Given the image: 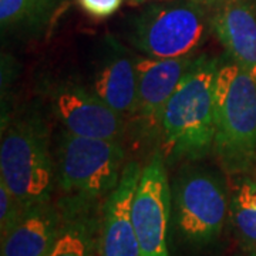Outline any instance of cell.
I'll return each mask as SVG.
<instances>
[{"label": "cell", "instance_id": "6da1fadb", "mask_svg": "<svg viewBox=\"0 0 256 256\" xmlns=\"http://www.w3.org/2000/svg\"><path fill=\"white\" fill-rule=\"evenodd\" d=\"M220 60L200 54L165 106L160 152L165 162L198 161L214 151L215 78Z\"/></svg>", "mask_w": 256, "mask_h": 256}, {"label": "cell", "instance_id": "7a4b0ae2", "mask_svg": "<svg viewBox=\"0 0 256 256\" xmlns=\"http://www.w3.org/2000/svg\"><path fill=\"white\" fill-rule=\"evenodd\" d=\"M214 154L229 175L256 161V82L238 64L220 60L215 78Z\"/></svg>", "mask_w": 256, "mask_h": 256}, {"label": "cell", "instance_id": "3957f363", "mask_svg": "<svg viewBox=\"0 0 256 256\" xmlns=\"http://www.w3.org/2000/svg\"><path fill=\"white\" fill-rule=\"evenodd\" d=\"M54 175L43 118L26 114L12 121L2 134L0 180L30 208L52 201Z\"/></svg>", "mask_w": 256, "mask_h": 256}, {"label": "cell", "instance_id": "277c9868", "mask_svg": "<svg viewBox=\"0 0 256 256\" xmlns=\"http://www.w3.org/2000/svg\"><path fill=\"white\" fill-rule=\"evenodd\" d=\"M208 0H176L152 4L132 20L130 43L151 58L196 54L210 28Z\"/></svg>", "mask_w": 256, "mask_h": 256}, {"label": "cell", "instance_id": "5b68a950", "mask_svg": "<svg viewBox=\"0 0 256 256\" xmlns=\"http://www.w3.org/2000/svg\"><path fill=\"white\" fill-rule=\"evenodd\" d=\"M122 141L74 136L68 131L57 146V185L63 196L104 201L126 168Z\"/></svg>", "mask_w": 256, "mask_h": 256}, {"label": "cell", "instance_id": "8992f818", "mask_svg": "<svg viewBox=\"0 0 256 256\" xmlns=\"http://www.w3.org/2000/svg\"><path fill=\"white\" fill-rule=\"evenodd\" d=\"M175 224L190 245L205 248L216 242L229 218L224 180L201 168L184 170L172 190Z\"/></svg>", "mask_w": 256, "mask_h": 256}, {"label": "cell", "instance_id": "52a82bcc", "mask_svg": "<svg viewBox=\"0 0 256 256\" xmlns=\"http://www.w3.org/2000/svg\"><path fill=\"white\" fill-rule=\"evenodd\" d=\"M165 160L160 150L148 160L138 181L131 218L138 242V256H171L168 228L172 208V190Z\"/></svg>", "mask_w": 256, "mask_h": 256}, {"label": "cell", "instance_id": "ba28073f", "mask_svg": "<svg viewBox=\"0 0 256 256\" xmlns=\"http://www.w3.org/2000/svg\"><path fill=\"white\" fill-rule=\"evenodd\" d=\"M198 56L180 58L137 57L138 92L134 118L142 136L158 140L165 106L190 73Z\"/></svg>", "mask_w": 256, "mask_h": 256}, {"label": "cell", "instance_id": "9c48e42d", "mask_svg": "<svg viewBox=\"0 0 256 256\" xmlns=\"http://www.w3.org/2000/svg\"><path fill=\"white\" fill-rule=\"evenodd\" d=\"M53 108L66 131L74 136L122 141L126 118L92 88L76 82L57 87L53 94Z\"/></svg>", "mask_w": 256, "mask_h": 256}, {"label": "cell", "instance_id": "30bf717a", "mask_svg": "<svg viewBox=\"0 0 256 256\" xmlns=\"http://www.w3.org/2000/svg\"><path fill=\"white\" fill-rule=\"evenodd\" d=\"M141 171L142 168L138 162H127L118 185L102 201L100 256H138L140 254L131 210Z\"/></svg>", "mask_w": 256, "mask_h": 256}, {"label": "cell", "instance_id": "8fae6325", "mask_svg": "<svg viewBox=\"0 0 256 256\" xmlns=\"http://www.w3.org/2000/svg\"><path fill=\"white\" fill-rule=\"evenodd\" d=\"M210 30L228 57L256 82V4L252 0H216Z\"/></svg>", "mask_w": 256, "mask_h": 256}, {"label": "cell", "instance_id": "7c38bea8", "mask_svg": "<svg viewBox=\"0 0 256 256\" xmlns=\"http://www.w3.org/2000/svg\"><path fill=\"white\" fill-rule=\"evenodd\" d=\"M108 50L92 78V92L124 118H134L137 108V57L108 38Z\"/></svg>", "mask_w": 256, "mask_h": 256}, {"label": "cell", "instance_id": "4fadbf2b", "mask_svg": "<svg viewBox=\"0 0 256 256\" xmlns=\"http://www.w3.org/2000/svg\"><path fill=\"white\" fill-rule=\"evenodd\" d=\"M62 229L48 256H100V225L102 201L62 196Z\"/></svg>", "mask_w": 256, "mask_h": 256}, {"label": "cell", "instance_id": "5bb4252c", "mask_svg": "<svg viewBox=\"0 0 256 256\" xmlns=\"http://www.w3.org/2000/svg\"><path fill=\"white\" fill-rule=\"evenodd\" d=\"M62 220V210L52 201L26 208L18 224L0 238L2 256H48Z\"/></svg>", "mask_w": 256, "mask_h": 256}, {"label": "cell", "instance_id": "9a60e30c", "mask_svg": "<svg viewBox=\"0 0 256 256\" xmlns=\"http://www.w3.org/2000/svg\"><path fill=\"white\" fill-rule=\"evenodd\" d=\"M229 220L245 250L256 254V181L240 178L230 195Z\"/></svg>", "mask_w": 256, "mask_h": 256}, {"label": "cell", "instance_id": "2e32d148", "mask_svg": "<svg viewBox=\"0 0 256 256\" xmlns=\"http://www.w3.org/2000/svg\"><path fill=\"white\" fill-rule=\"evenodd\" d=\"M54 0H0L3 28H30L42 23L53 10Z\"/></svg>", "mask_w": 256, "mask_h": 256}, {"label": "cell", "instance_id": "e0dca14e", "mask_svg": "<svg viewBox=\"0 0 256 256\" xmlns=\"http://www.w3.org/2000/svg\"><path fill=\"white\" fill-rule=\"evenodd\" d=\"M24 210L26 206L0 180V238L18 224Z\"/></svg>", "mask_w": 256, "mask_h": 256}, {"label": "cell", "instance_id": "ac0fdd59", "mask_svg": "<svg viewBox=\"0 0 256 256\" xmlns=\"http://www.w3.org/2000/svg\"><path fill=\"white\" fill-rule=\"evenodd\" d=\"M78 4L92 18H106L121 8L122 0H78Z\"/></svg>", "mask_w": 256, "mask_h": 256}, {"label": "cell", "instance_id": "d6986e66", "mask_svg": "<svg viewBox=\"0 0 256 256\" xmlns=\"http://www.w3.org/2000/svg\"><path fill=\"white\" fill-rule=\"evenodd\" d=\"M236 256H256V254L255 252H249V250H245V249H244V250H242L240 254H238Z\"/></svg>", "mask_w": 256, "mask_h": 256}, {"label": "cell", "instance_id": "ffe728a7", "mask_svg": "<svg viewBox=\"0 0 256 256\" xmlns=\"http://www.w3.org/2000/svg\"><path fill=\"white\" fill-rule=\"evenodd\" d=\"M132 2H136V3H142V2H146V0H132Z\"/></svg>", "mask_w": 256, "mask_h": 256}]
</instances>
